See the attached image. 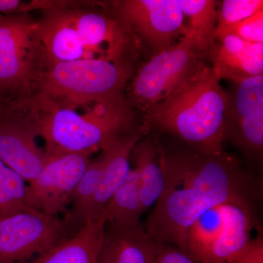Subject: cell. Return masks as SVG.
<instances>
[{"instance_id":"6da1fadb","label":"cell","mask_w":263,"mask_h":263,"mask_svg":"<svg viewBox=\"0 0 263 263\" xmlns=\"http://www.w3.org/2000/svg\"><path fill=\"white\" fill-rule=\"evenodd\" d=\"M161 165L163 192L143 228L157 243L183 253L186 232L203 213L230 200L260 196L259 181L226 151L204 153L188 146L162 147Z\"/></svg>"},{"instance_id":"7a4b0ae2","label":"cell","mask_w":263,"mask_h":263,"mask_svg":"<svg viewBox=\"0 0 263 263\" xmlns=\"http://www.w3.org/2000/svg\"><path fill=\"white\" fill-rule=\"evenodd\" d=\"M212 66L202 63L160 103L143 114L149 129L168 133L204 153L226 151L228 91Z\"/></svg>"},{"instance_id":"3957f363","label":"cell","mask_w":263,"mask_h":263,"mask_svg":"<svg viewBox=\"0 0 263 263\" xmlns=\"http://www.w3.org/2000/svg\"><path fill=\"white\" fill-rule=\"evenodd\" d=\"M84 114L70 108L31 110L25 116L48 156L89 154L105 150L142 124L124 95L91 104Z\"/></svg>"},{"instance_id":"277c9868","label":"cell","mask_w":263,"mask_h":263,"mask_svg":"<svg viewBox=\"0 0 263 263\" xmlns=\"http://www.w3.org/2000/svg\"><path fill=\"white\" fill-rule=\"evenodd\" d=\"M133 74L131 61L82 59L46 62L32 94L17 104V108L31 110H76L123 95Z\"/></svg>"},{"instance_id":"5b68a950","label":"cell","mask_w":263,"mask_h":263,"mask_svg":"<svg viewBox=\"0 0 263 263\" xmlns=\"http://www.w3.org/2000/svg\"><path fill=\"white\" fill-rule=\"evenodd\" d=\"M46 62L37 21L29 13L0 15V95L10 103L29 98Z\"/></svg>"},{"instance_id":"8992f818","label":"cell","mask_w":263,"mask_h":263,"mask_svg":"<svg viewBox=\"0 0 263 263\" xmlns=\"http://www.w3.org/2000/svg\"><path fill=\"white\" fill-rule=\"evenodd\" d=\"M108 5L137 47L143 46L152 57L173 47L187 32L179 0H121Z\"/></svg>"},{"instance_id":"52a82bcc","label":"cell","mask_w":263,"mask_h":263,"mask_svg":"<svg viewBox=\"0 0 263 263\" xmlns=\"http://www.w3.org/2000/svg\"><path fill=\"white\" fill-rule=\"evenodd\" d=\"M186 35L173 47L160 52L138 69L133 76L128 102L144 113L160 103L203 63Z\"/></svg>"},{"instance_id":"ba28073f","label":"cell","mask_w":263,"mask_h":263,"mask_svg":"<svg viewBox=\"0 0 263 263\" xmlns=\"http://www.w3.org/2000/svg\"><path fill=\"white\" fill-rule=\"evenodd\" d=\"M65 217L29 209L0 219V263H29L79 231Z\"/></svg>"},{"instance_id":"9c48e42d","label":"cell","mask_w":263,"mask_h":263,"mask_svg":"<svg viewBox=\"0 0 263 263\" xmlns=\"http://www.w3.org/2000/svg\"><path fill=\"white\" fill-rule=\"evenodd\" d=\"M228 91L226 141L254 162L263 155V75L233 83Z\"/></svg>"},{"instance_id":"30bf717a","label":"cell","mask_w":263,"mask_h":263,"mask_svg":"<svg viewBox=\"0 0 263 263\" xmlns=\"http://www.w3.org/2000/svg\"><path fill=\"white\" fill-rule=\"evenodd\" d=\"M90 156L89 154L48 156L41 172L27 184V205L46 215H66L76 186L91 162Z\"/></svg>"},{"instance_id":"8fae6325","label":"cell","mask_w":263,"mask_h":263,"mask_svg":"<svg viewBox=\"0 0 263 263\" xmlns=\"http://www.w3.org/2000/svg\"><path fill=\"white\" fill-rule=\"evenodd\" d=\"M70 14L88 59L101 52L108 61H130L127 56L136 43L113 15L76 8H70Z\"/></svg>"},{"instance_id":"7c38bea8","label":"cell","mask_w":263,"mask_h":263,"mask_svg":"<svg viewBox=\"0 0 263 263\" xmlns=\"http://www.w3.org/2000/svg\"><path fill=\"white\" fill-rule=\"evenodd\" d=\"M37 137L24 115L9 111L0 121V160L27 184L37 178L48 158L36 143Z\"/></svg>"},{"instance_id":"4fadbf2b","label":"cell","mask_w":263,"mask_h":263,"mask_svg":"<svg viewBox=\"0 0 263 263\" xmlns=\"http://www.w3.org/2000/svg\"><path fill=\"white\" fill-rule=\"evenodd\" d=\"M62 3L57 2L54 7L45 10L43 18L37 21L40 41L50 63L88 59L72 23L70 8Z\"/></svg>"},{"instance_id":"5bb4252c","label":"cell","mask_w":263,"mask_h":263,"mask_svg":"<svg viewBox=\"0 0 263 263\" xmlns=\"http://www.w3.org/2000/svg\"><path fill=\"white\" fill-rule=\"evenodd\" d=\"M208 57L220 80L238 83L263 75V43L228 34L216 40Z\"/></svg>"},{"instance_id":"9a60e30c","label":"cell","mask_w":263,"mask_h":263,"mask_svg":"<svg viewBox=\"0 0 263 263\" xmlns=\"http://www.w3.org/2000/svg\"><path fill=\"white\" fill-rule=\"evenodd\" d=\"M148 133L149 129L143 122L136 130L123 137L110 148L102 151L104 157L103 176L90 206L88 222L100 219L103 215L109 200L129 176L133 147Z\"/></svg>"},{"instance_id":"2e32d148","label":"cell","mask_w":263,"mask_h":263,"mask_svg":"<svg viewBox=\"0 0 263 263\" xmlns=\"http://www.w3.org/2000/svg\"><path fill=\"white\" fill-rule=\"evenodd\" d=\"M160 245L141 224L128 229L105 224L98 263H157Z\"/></svg>"},{"instance_id":"e0dca14e","label":"cell","mask_w":263,"mask_h":263,"mask_svg":"<svg viewBox=\"0 0 263 263\" xmlns=\"http://www.w3.org/2000/svg\"><path fill=\"white\" fill-rule=\"evenodd\" d=\"M243 200H252L224 202L199 216L186 232L184 254L197 262L209 263L216 246L228 234L235 205Z\"/></svg>"},{"instance_id":"ac0fdd59","label":"cell","mask_w":263,"mask_h":263,"mask_svg":"<svg viewBox=\"0 0 263 263\" xmlns=\"http://www.w3.org/2000/svg\"><path fill=\"white\" fill-rule=\"evenodd\" d=\"M105 224L104 215L89 221L70 238L29 263H98Z\"/></svg>"},{"instance_id":"d6986e66","label":"cell","mask_w":263,"mask_h":263,"mask_svg":"<svg viewBox=\"0 0 263 263\" xmlns=\"http://www.w3.org/2000/svg\"><path fill=\"white\" fill-rule=\"evenodd\" d=\"M162 146L155 136L141 138L132 150L130 160L138 172L140 195L143 212L160 198L164 189V175L161 165Z\"/></svg>"},{"instance_id":"ffe728a7","label":"cell","mask_w":263,"mask_h":263,"mask_svg":"<svg viewBox=\"0 0 263 263\" xmlns=\"http://www.w3.org/2000/svg\"><path fill=\"white\" fill-rule=\"evenodd\" d=\"M183 16L188 17L187 32L194 46L208 57L215 43V32L219 9L214 0H179Z\"/></svg>"},{"instance_id":"44dd1931","label":"cell","mask_w":263,"mask_h":263,"mask_svg":"<svg viewBox=\"0 0 263 263\" xmlns=\"http://www.w3.org/2000/svg\"><path fill=\"white\" fill-rule=\"evenodd\" d=\"M139 177L136 169H131L127 180L109 200L103 215L107 226L120 229L134 228L139 226L143 214Z\"/></svg>"},{"instance_id":"7402d4cb","label":"cell","mask_w":263,"mask_h":263,"mask_svg":"<svg viewBox=\"0 0 263 263\" xmlns=\"http://www.w3.org/2000/svg\"><path fill=\"white\" fill-rule=\"evenodd\" d=\"M27 183L0 160V219L31 209L26 201Z\"/></svg>"},{"instance_id":"603a6c76","label":"cell","mask_w":263,"mask_h":263,"mask_svg":"<svg viewBox=\"0 0 263 263\" xmlns=\"http://www.w3.org/2000/svg\"><path fill=\"white\" fill-rule=\"evenodd\" d=\"M262 10V0H224L219 11L216 29L241 22Z\"/></svg>"},{"instance_id":"cb8c5ba5","label":"cell","mask_w":263,"mask_h":263,"mask_svg":"<svg viewBox=\"0 0 263 263\" xmlns=\"http://www.w3.org/2000/svg\"><path fill=\"white\" fill-rule=\"evenodd\" d=\"M228 34L248 42L263 43V10L241 22L216 29L215 41Z\"/></svg>"},{"instance_id":"d4e9b609","label":"cell","mask_w":263,"mask_h":263,"mask_svg":"<svg viewBox=\"0 0 263 263\" xmlns=\"http://www.w3.org/2000/svg\"><path fill=\"white\" fill-rule=\"evenodd\" d=\"M224 263H263V237L262 231Z\"/></svg>"},{"instance_id":"484cf974","label":"cell","mask_w":263,"mask_h":263,"mask_svg":"<svg viewBox=\"0 0 263 263\" xmlns=\"http://www.w3.org/2000/svg\"><path fill=\"white\" fill-rule=\"evenodd\" d=\"M157 263H199L179 249L167 245H160Z\"/></svg>"},{"instance_id":"4316f807","label":"cell","mask_w":263,"mask_h":263,"mask_svg":"<svg viewBox=\"0 0 263 263\" xmlns=\"http://www.w3.org/2000/svg\"><path fill=\"white\" fill-rule=\"evenodd\" d=\"M33 10H36L34 1L26 3L20 0H0V13L3 14L28 13Z\"/></svg>"},{"instance_id":"83f0119b","label":"cell","mask_w":263,"mask_h":263,"mask_svg":"<svg viewBox=\"0 0 263 263\" xmlns=\"http://www.w3.org/2000/svg\"><path fill=\"white\" fill-rule=\"evenodd\" d=\"M10 103L4 100H0V121L9 113Z\"/></svg>"},{"instance_id":"f1b7e54d","label":"cell","mask_w":263,"mask_h":263,"mask_svg":"<svg viewBox=\"0 0 263 263\" xmlns=\"http://www.w3.org/2000/svg\"><path fill=\"white\" fill-rule=\"evenodd\" d=\"M0 100H4V101H7V100H5V99L1 96V95H0Z\"/></svg>"}]
</instances>
